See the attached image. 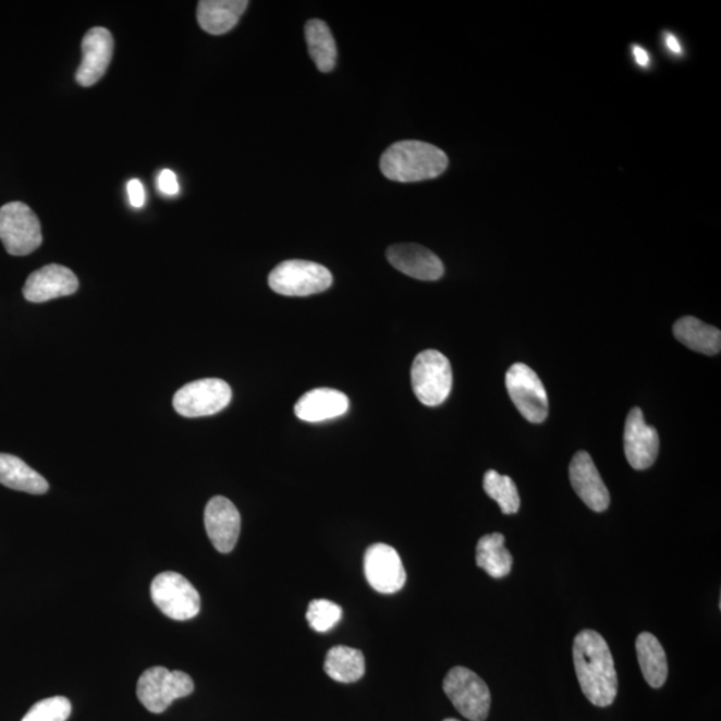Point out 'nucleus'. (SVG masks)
Segmentation results:
<instances>
[{
  "label": "nucleus",
  "instance_id": "f257e3e1",
  "mask_svg": "<svg viewBox=\"0 0 721 721\" xmlns=\"http://www.w3.org/2000/svg\"><path fill=\"white\" fill-rule=\"evenodd\" d=\"M573 663L583 694L596 707H610L618 696L613 656L599 632L584 630L573 643Z\"/></svg>",
  "mask_w": 721,
  "mask_h": 721
},
{
  "label": "nucleus",
  "instance_id": "f03ea898",
  "mask_svg": "<svg viewBox=\"0 0 721 721\" xmlns=\"http://www.w3.org/2000/svg\"><path fill=\"white\" fill-rule=\"evenodd\" d=\"M449 159L435 145L419 140H401L382 154L380 168L388 180L419 182L435 180L448 169Z\"/></svg>",
  "mask_w": 721,
  "mask_h": 721
},
{
  "label": "nucleus",
  "instance_id": "7ed1b4c3",
  "mask_svg": "<svg viewBox=\"0 0 721 721\" xmlns=\"http://www.w3.org/2000/svg\"><path fill=\"white\" fill-rule=\"evenodd\" d=\"M333 277L325 266L291 259L283 261L269 274L271 291L286 297H306L328 291L332 286Z\"/></svg>",
  "mask_w": 721,
  "mask_h": 721
},
{
  "label": "nucleus",
  "instance_id": "20e7f679",
  "mask_svg": "<svg viewBox=\"0 0 721 721\" xmlns=\"http://www.w3.org/2000/svg\"><path fill=\"white\" fill-rule=\"evenodd\" d=\"M453 383L452 366L444 354L429 349L418 354L412 366V387L427 406L445 403Z\"/></svg>",
  "mask_w": 721,
  "mask_h": 721
},
{
  "label": "nucleus",
  "instance_id": "39448f33",
  "mask_svg": "<svg viewBox=\"0 0 721 721\" xmlns=\"http://www.w3.org/2000/svg\"><path fill=\"white\" fill-rule=\"evenodd\" d=\"M194 682L187 673L169 671L164 667H152L142 673L137 684V696L142 706L152 713H162L176 699L193 694Z\"/></svg>",
  "mask_w": 721,
  "mask_h": 721
},
{
  "label": "nucleus",
  "instance_id": "423d86ee",
  "mask_svg": "<svg viewBox=\"0 0 721 721\" xmlns=\"http://www.w3.org/2000/svg\"><path fill=\"white\" fill-rule=\"evenodd\" d=\"M42 240L38 217L27 205L10 203L0 208V241L11 256H28Z\"/></svg>",
  "mask_w": 721,
  "mask_h": 721
},
{
  "label": "nucleus",
  "instance_id": "0eeeda50",
  "mask_svg": "<svg viewBox=\"0 0 721 721\" xmlns=\"http://www.w3.org/2000/svg\"><path fill=\"white\" fill-rule=\"evenodd\" d=\"M444 693L454 708L471 721H486L489 714L490 691L484 680L465 667H454L444 679Z\"/></svg>",
  "mask_w": 721,
  "mask_h": 721
},
{
  "label": "nucleus",
  "instance_id": "6e6552de",
  "mask_svg": "<svg viewBox=\"0 0 721 721\" xmlns=\"http://www.w3.org/2000/svg\"><path fill=\"white\" fill-rule=\"evenodd\" d=\"M151 599L168 618L186 622L200 611V596L185 576L175 572L159 573L151 583Z\"/></svg>",
  "mask_w": 721,
  "mask_h": 721
},
{
  "label": "nucleus",
  "instance_id": "1a4fd4ad",
  "mask_svg": "<svg viewBox=\"0 0 721 721\" xmlns=\"http://www.w3.org/2000/svg\"><path fill=\"white\" fill-rule=\"evenodd\" d=\"M505 386L514 406L531 424L546 421L549 412L547 390L528 365L514 364L506 371Z\"/></svg>",
  "mask_w": 721,
  "mask_h": 721
},
{
  "label": "nucleus",
  "instance_id": "9d476101",
  "mask_svg": "<svg viewBox=\"0 0 721 721\" xmlns=\"http://www.w3.org/2000/svg\"><path fill=\"white\" fill-rule=\"evenodd\" d=\"M232 398L228 382L220 378H204L181 388L174 395L173 405L183 417H205L223 411Z\"/></svg>",
  "mask_w": 721,
  "mask_h": 721
},
{
  "label": "nucleus",
  "instance_id": "9b49d317",
  "mask_svg": "<svg viewBox=\"0 0 721 721\" xmlns=\"http://www.w3.org/2000/svg\"><path fill=\"white\" fill-rule=\"evenodd\" d=\"M364 572L370 587L383 595L399 592L406 583L403 561L388 543L377 542L366 549Z\"/></svg>",
  "mask_w": 721,
  "mask_h": 721
},
{
  "label": "nucleus",
  "instance_id": "f8f14e48",
  "mask_svg": "<svg viewBox=\"0 0 721 721\" xmlns=\"http://www.w3.org/2000/svg\"><path fill=\"white\" fill-rule=\"evenodd\" d=\"M660 440L658 430L647 425L641 410L634 407L626 417L624 452L632 468L648 469L658 459Z\"/></svg>",
  "mask_w": 721,
  "mask_h": 721
},
{
  "label": "nucleus",
  "instance_id": "ddd939ff",
  "mask_svg": "<svg viewBox=\"0 0 721 721\" xmlns=\"http://www.w3.org/2000/svg\"><path fill=\"white\" fill-rule=\"evenodd\" d=\"M205 528L217 551L230 553L241 534V514L232 501L216 496L206 505Z\"/></svg>",
  "mask_w": 721,
  "mask_h": 721
},
{
  "label": "nucleus",
  "instance_id": "4468645a",
  "mask_svg": "<svg viewBox=\"0 0 721 721\" xmlns=\"http://www.w3.org/2000/svg\"><path fill=\"white\" fill-rule=\"evenodd\" d=\"M78 278L66 266L51 264L27 278L23 295L34 304L68 297L78 291Z\"/></svg>",
  "mask_w": 721,
  "mask_h": 721
},
{
  "label": "nucleus",
  "instance_id": "2eb2a0df",
  "mask_svg": "<svg viewBox=\"0 0 721 721\" xmlns=\"http://www.w3.org/2000/svg\"><path fill=\"white\" fill-rule=\"evenodd\" d=\"M114 54V39L108 28L94 27L82 40V63L76 71V82L90 87L102 78Z\"/></svg>",
  "mask_w": 721,
  "mask_h": 721
},
{
  "label": "nucleus",
  "instance_id": "dca6fc26",
  "mask_svg": "<svg viewBox=\"0 0 721 721\" xmlns=\"http://www.w3.org/2000/svg\"><path fill=\"white\" fill-rule=\"evenodd\" d=\"M570 480L576 494L594 512H604L611 494L587 452H577L570 465Z\"/></svg>",
  "mask_w": 721,
  "mask_h": 721
},
{
  "label": "nucleus",
  "instance_id": "f3484780",
  "mask_svg": "<svg viewBox=\"0 0 721 721\" xmlns=\"http://www.w3.org/2000/svg\"><path fill=\"white\" fill-rule=\"evenodd\" d=\"M387 258L393 268L419 281H437L444 276V264L433 252L417 244L390 246Z\"/></svg>",
  "mask_w": 721,
  "mask_h": 721
},
{
  "label": "nucleus",
  "instance_id": "a211bd4d",
  "mask_svg": "<svg viewBox=\"0 0 721 721\" xmlns=\"http://www.w3.org/2000/svg\"><path fill=\"white\" fill-rule=\"evenodd\" d=\"M349 405L347 395L340 390L319 388L305 393L295 404L294 412L303 421L322 423L344 416Z\"/></svg>",
  "mask_w": 721,
  "mask_h": 721
},
{
  "label": "nucleus",
  "instance_id": "6ab92c4d",
  "mask_svg": "<svg viewBox=\"0 0 721 721\" xmlns=\"http://www.w3.org/2000/svg\"><path fill=\"white\" fill-rule=\"evenodd\" d=\"M247 5L246 0H203L198 3L197 21L206 33L227 34L240 22Z\"/></svg>",
  "mask_w": 721,
  "mask_h": 721
},
{
  "label": "nucleus",
  "instance_id": "aec40b11",
  "mask_svg": "<svg viewBox=\"0 0 721 721\" xmlns=\"http://www.w3.org/2000/svg\"><path fill=\"white\" fill-rule=\"evenodd\" d=\"M0 484L29 494H45L49 482L44 476L13 454L0 453Z\"/></svg>",
  "mask_w": 721,
  "mask_h": 721
},
{
  "label": "nucleus",
  "instance_id": "412c9836",
  "mask_svg": "<svg viewBox=\"0 0 721 721\" xmlns=\"http://www.w3.org/2000/svg\"><path fill=\"white\" fill-rule=\"evenodd\" d=\"M677 341L691 351L714 356L720 353L721 332L695 317H683L673 327Z\"/></svg>",
  "mask_w": 721,
  "mask_h": 721
},
{
  "label": "nucleus",
  "instance_id": "4be33fe9",
  "mask_svg": "<svg viewBox=\"0 0 721 721\" xmlns=\"http://www.w3.org/2000/svg\"><path fill=\"white\" fill-rule=\"evenodd\" d=\"M636 653L643 676L652 688H661L667 682L668 663L663 646L649 632L637 636Z\"/></svg>",
  "mask_w": 721,
  "mask_h": 721
},
{
  "label": "nucleus",
  "instance_id": "5701e85b",
  "mask_svg": "<svg viewBox=\"0 0 721 721\" xmlns=\"http://www.w3.org/2000/svg\"><path fill=\"white\" fill-rule=\"evenodd\" d=\"M476 563L478 569L486 571L490 577L502 578L510 575L513 558L505 548V537L501 534L481 537L477 542Z\"/></svg>",
  "mask_w": 721,
  "mask_h": 721
},
{
  "label": "nucleus",
  "instance_id": "b1692460",
  "mask_svg": "<svg viewBox=\"0 0 721 721\" xmlns=\"http://www.w3.org/2000/svg\"><path fill=\"white\" fill-rule=\"evenodd\" d=\"M323 670L339 683H356L365 675L364 653L356 648L337 646L329 649Z\"/></svg>",
  "mask_w": 721,
  "mask_h": 721
},
{
  "label": "nucleus",
  "instance_id": "393cba45",
  "mask_svg": "<svg viewBox=\"0 0 721 721\" xmlns=\"http://www.w3.org/2000/svg\"><path fill=\"white\" fill-rule=\"evenodd\" d=\"M305 37L313 62L322 73H330L337 63V46L332 32L323 21L306 23Z\"/></svg>",
  "mask_w": 721,
  "mask_h": 721
},
{
  "label": "nucleus",
  "instance_id": "a878e982",
  "mask_svg": "<svg viewBox=\"0 0 721 721\" xmlns=\"http://www.w3.org/2000/svg\"><path fill=\"white\" fill-rule=\"evenodd\" d=\"M484 490L490 499L498 502L504 514H514L520 510V494L516 484L510 476L500 475L499 472L488 471L484 476Z\"/></svg>",
  "mask_w": 721,
  "mask_h": 721
},
{
  "label": "nucleus",
  "instance_id": "bb28decb",
  "mask_svg": "<svg viewBox=\"0 0 721 721\" xmlns=\"http://www.w3.org/2000/svg\"><path fill=\"white\" fill-rule=\"evenodd\" d=\"M341 618L342 608L327 599L313 600L309 607H307V623H309L313 630L321 632V634L333 630L341 622Z\"/></svg>",
  "mask_w": 721,
  "mask_h": 721
},
{
  "label": "nucleus",
  "instance_id": "cd10ccee",
  "mask_svg": "<svg viewBox=\"0 0 721 721\" xmlns=\"http://www.w3.org/2000/svg\"><path fill=\"white\" fill-rule=\"evenodd\" d=\"M71 714V702L68 697L54 696L35 705L22 721H68Z\"/></svg>",
  "mask_w": 721,
  "mask_h": 721
},
{
  "label": "nucleus",
  "instance_id": "c85d7f7f",
  "mask_svg": "<svg viewBox=\"0 0 721 721\" xmlns=\"http://www.w3.org/2000/svg\"><path fill=\"white\" fill-rule=\"evenodd\" d=\"M158 188L164 195H169V197H174V195L180 193V182L173 171L164 169L159 173Z\"/></svg>",
  "mask_w": 721,
  "mask_h": 721
},
{
  "label": "nucleus",
  "instance_id": "c756f323",
  "mask_svg": "<svg viewBox=\"0 0 721 721\" xmlns=\"http://www.w3.org/2000/svg\"><path fill=\"white\" fill-rule=\"evenodd\" d=\"M127 194L130 204L133 208L140 209L144 208L146 203V192L144 185L139 180H132L127 183Z\"/></svg>",
  "mask_w": 721,
  "mask_h": 721
},
{
  "label": "nucleus",
  "instance_id": "7c9ffc66",
  "mask_svg": "<svg viewBox=\"0 0 721 721\" xmlns=\"http://www.w3.org/2000/svg\"><path fill=\"white\" fill-rule=\"evenodd\" d=\"M634 57L636 59L638 66L641 68H647L649 61H651V59H649V54L647 50L643 49V47L640 46H634Z\"/></svg>",
  "mask_w": 721,
  "mask_h": 721
},
{
  "label": "nucleus",
  "instance_id": "2f4dec72",
  "mask_svg": "<svg viewBox=\"0 0 721 721\" xmlns=\"http://www.w3.org/2000/svg\"><path fill=\"white\" fill-rule=\"evenodd\" d=\"M665 44L668 49H670L673 54H682V46H680L675 35H667Z\"/></svg>",
  "mask_w": 721,
  "mask_h": 721
},
{
  "label": "nucleus",
  "instance_id": "473e14b6",
  "mask_svg": "<svg viewBox=\"0 0 721 721\" xmlns=\"http://www.w3.org/2000/svg\"><path fill=\"white\" fill-rule=\"evenodd\" d=\"M444 721H460L457 719H445Z\"/></svg>",
  "mask_w": 721,
  "mask_h": 721
}]
</instances>
